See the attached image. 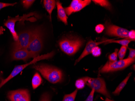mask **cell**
Returning <instances> with one entry per match:
<instances>
[{"instance_id":"6da1fadb","label":"cell","mask_w":135,"mask_h":101,"mask_svg":"<svg viewBox=\"0 0 135 101\" xmlns=\"http://www.w3.org/2000/svg\"><path fill=\"white\" fill-rule=\"evenodd\" d=\"M33 68L40 72L42 76L51 83L55 84L62 80V72L56 67L42 64L33 65Z\"/></svg>"},{"instance_id":"7a4b0ae2","label":"cell","mask_w":135,"mask_h":101,"mask_svg":"<svg viewBox=\"0 0 135 101\" xmlns=\"http://www.w3.org/2000/svg\"><path fill=\"white\" fill-rule=\"evenodd\" d=\"M84 41L79 38H65L60 41L59 46L62 51L69 55H73L79 50Z\"/></svg>"},{"instance_id":"3957f363","label":"cell","mask_w":135,"mask_h":101,"mask_svg":"<svg viewBox=\"0 0 135 101\" xmlns=\"http://www.w3.org/2000/svg\"><path fill=\"white\" fill-rule=\"evenodd\" d=\"M43 47L42 33L39 28L33 30L32 37L26 49L29 52L32 58L39 56Z\"/></svg>"},{"instance_id":"277c9868","label":"cell","mask_w":135,"mask_h":101,"mask_svg":"<svg viewBox=\"0 0 135 101\" xmlns=\"http://www.w3.org/2000/svg\"><path fill=\"white\" fill-rule=\"evenodd\" d=\"M55 52L54 51H52L50 53H48L46 54L42 55H39L37 57L34 58L33 60L31 61H30L29 63H26L25 64L23 65H19V66H16L13 71L11 72V73L10 74L9 76L4 79L1 80V82L0 83V89L7 83L8 82L9 80H11L12 78H14L17 75H18L25 68H26L27 67L31 64H35L36 62L38 61H39L42 60H48L52 58L53 56L54 55Z\"/></svg>"},{"instance_id":"5b68a950","label":"cell","mask_w":135,"mask_h":101,"mask_svg":"<svg viewBox=\"0 0 135 101\" xmlns=\"http://www.w3.org/2000/svg\"><path fill=\"white\" fill-rule=\"evenodd\" d=\"M82 79L85 81L86 85L94 89L95 92L99 93L108 98H111V96L107 90L105 81L102 78L84 77Z\"/></svg>"},{"instance_id":"8992f818","label":"cell","mask_w":135,"mask_h":101,"mask_svg":"<svg viewBox=\"0 0 135 101\" xmlns=\"http://www.w3.org/2000/svg\"><path fill=\"white\" fill-rule=\"evenodd\" d=\"M134 61L135 60L128 58L114 62L108 61L100 69L99 73H103L123 70L132 64Z\"/></svg>"},{"instance_id":"52a82bcc","label":"cell","mask_w":135,"mask_h":101,"mask_svg":"<svg viewBox=\"0 0 135 101\" xmlns=\"http://www.w3.org/2000/svg\"><path fill=\"white\" fill-rule=\"evenodd\" d=\"M33 30L23 31L18 35V40L13 44V50L26 49L30 42Z\"/></svg>"},{"instance_id":"ba28073f","label":"cell","mask_w":135,"mask_h":101,"mask_svg":"<svg viewBox=\"0 0 135 101\" xmlns=\"http://www.w3.org/2000/svg\"><path fill=\"white\" fill-rule=\"evenodd\" d=\"M105 25V32L108 35L129 39L128 37L129 31L127 30L112 24L108 21L106 22Z\"/></svg>"},{"instance_id":"9c48e42d","label":"cell","mask_w":135,"mask_h":101,"mask_svg":"<svg viewBox=\"0 0 135 101\" xmlns=\"http://www.w3.org/2000/svg\"><path fill=\"white\" fill-rule=\"evenodd\" d=\"M7 98L11 101H30V94L28 89L10 91L7 94Z\"/></svg>"},{"instance_id":"30bf717a","label":"cell","mask_w":135,"mask_h":101,"mask_svg":"<svg viewBox=\"0 0 135 101\" xmlns=\"http://www.w3.org/2000/svg\"><path fill=\"white\" fill-rule=\"evenodd\" d=\"M91 3L90 0H73L70 5L65 9L66 15L70 16L72 13L81 11Z\"/></svg>"},{"instance_id":"8fae6325","label":"cell","mask_w":135,"mask_h":101,"mask_svg":"<svg viewBox=\"0 0 135 101\" xmlns=\"http://www.w3.org/2000/svg\"><path fill=\"white\" fill-rule=\"evenodd\" d=\"M28 16L27 15L24 16L23 17H20L19 16H17L15 17H9L8 19L4 22V26L7 27V28L9 30L15 41H17L18 39V34L16 32L15 29L16 23L17 21H20V20H22L25 18H28Z\"/></svg>"},{"instance_id":"7c38bea8","label":"cell","mask_w":135,"mask_h":101,"mask_svg":"<svg viewBox=\"0 0 135 101\" xmlns=\"http://www.w3.org/2000/svg\"><path fill=\"white\" fill-rule=\"evenodd\" d=\"M106 42V40H103V41L100 42H95L91 40L89 41L86 44L85 47L83 52L82 54L80 55L79 58L76 61L75 65L78 63L79 61H80L83 58H84L85 56L91 54L92 50L95 47L98 46V45H100V44L105 43Z\"/></svg>"},{"instance_id":"4fadbf2b","label":"cell","mask_w":135,"mask_h":101,"mask_svg":"<svg viewBox=\"0 0 135 101\" xmlns=\"http://www.w3.org/2000/svg\"><path fill=\"white\" fill-rule=\"evenodd\" d=\"M11 57L13 60H22L26 61L32 58L29 52L26 49H15L13 50Z\"/></svg>"},{"instance_id":"5bb4252c","label":"cell","mask_w":135,"mask_h":101,"mask_svg":"<svg viewBox=\"0 0 135 101\" xmlns=\"http://www.w3.org/2000/svg\"><path fill=\"white\" fill-rule=\"evenodd\" d=\"M57 7V17L59 19L66 25L68 24V17L65 9L62 7V4L59 1L56 2Z\"/></svg>"},{"instance_id":"9a60e30c","label":"cell","mask_w":135,"mask_h":101,"mask_svg":"<svg viewBox=\"0 0 135 101\" xmlns=\"http://www.w3.org/2000/svg\"><path fill=\"white\" fill-rule=\"evenodd\" d=\"M44 4L45 8L50 15V18L51 20V14L53 10L56 7V1L54 0H44Z\"/></svg>"},{"instance_id":"2e32d148","label":"cell","mask_w":135,"mask_h":101,"mask_svg":"<svg viewBox=\"0 0 135 101\" xmlns=\"http://www.w3.org/2000/svg\"><path fill=\"white\" fill-rule=\"evenodd\" d=\"M132 73H131L127 75V76L125 78L124 80H123L122 82L120 83L119 85L117 87L115 91L113 93V94L115 95H119L120 93V92L122 91V89H123L125 86L126 85L128 80L129 79L130 76L132 75Z\"/></svg>"},{"instance_id":"e0dca14e","label":"cell","mask_w":135,"mask_h":101,"mask_svg":"<svg viewBox=\"0 0 135 101\" xmlns=\"http://www.w3.org/2000/svg\"><path fill=\"white\" fill-rule=\"evenodd\" d=\"M42 83V79L40 74L38 73H35L32 80V85L33 89H35L38 87Z\"/></svg>"},{"instance_id":"ac0fdd59","label":"cell","mask_w":135,"mask_h":101,"mask_svg":"<svg viewBox=\"0 0 135 101\" xmlns=\"http://www.w3.org/2000/svg\"><path fill=\"white\" fill-rule=\"evenodd\" d=\"M106 44H108V43H118L120 44L122 46H126L128 47V45L132 41V40L128 39H123L122 40H114L113 39H107L106 40Z\"/></svg>"},{"instance_id":"d6986e66","label":"cell","mask_w":135,"mask_h":101,"mask_svg":"<svg viewBox=\"0 0 135 101\" xmlns=\"http://www.w3.org/2000/svg\"><path fill=\"white\" fill-rule=\"evenodd\" d=\"M93 2L96 4H98L102 7H104L108 10H111L112 9V6L111 4L108 1L106 0H94L93 1Z\"/></svg>"},{"instance_id":"ffe728a7","label":"cell","mask_w":135,"mask_h":101,"mask_svg":"<svg viewBox=\"0 0 135 101\" xmlns=\"http://www.w3.org/2000/svg\"><path fill=\"white\" fill-rule=\"evenodd\" d=\"M77 93V89H76L72 93L64 95L62 101H75Z\"/></svg>"},{"instance_id":"44dd1931","label":"cell","mask_w":135,"mask_h":101,"mask_svg":"<svg viewBox=\"0 0 135 101\" xmlns=\"http://www.w3.org/2000/svg\"><path fill=\"white\" fill-rule=\"evenodd\" d=\"M127 47H128L126 46H122L119 51H118V56L120 60H123L125 57L127 51Z\"/></svg>"},{"instance_id":"7402d4cb","label":"cell","mask_w":135,"mask_h":101,"mask_svg":"<svg viewBox=\"0 0 135 101\" xmlns=\"http://www.w3.org/2000/svg\"><path fill=\"white\" fill-rule=\"evenodd\" d=\"M85 83L82 78L79 79L76 81L75 86L78 89H83L85 87Z\"/></svg>"},{"instance_id":"603a6c76","label":"cell","mask_w":135,"mask_h":101,"mask_svg":"<svg viewBox=\"0 0 135 101\" xmlns=\"http://www.w3.org/2000/svg\"><path fill=\"white\" fill-rule=\"evenodd\" d=\"M119 51L118 49H115L114 52L110 54L108 56L109 61L110 62H114L117 60L118 57V52Z\"/></svg>"},{"instance_id":"cb8c5ba5","label":"cell","mask_w":135,"mask_h":101,"mask_svg":"<svg viewBox=\"0 0 135 101\" xmlns=\"http://www.w3.org/2000/svg\"><path fill=\"white\" fill-rule=\"evenodd\" d=\"M91 54L94 57H98L101 54V49L99 47L96 46L93 49Z\"/></svg>"},{"instance_id":"d4e9b609","label":"cell","mask_w":135,"mask_h":101,"mask_svg":"<svg viewBox=\"0 0 135 101\" xmlns=\"http://www.w3.org/2000/svg\"><path fill=\"white\" fill-rule=\"evenodd\" d=\"M35 1H32V0H23L22 1V3L24 8L28 9L32 5Z\"/></svg>"},{"instance_id":"484cf974","label":"cell","mask_w":135,"mask_h":101,"mask_svg":"<svg viewBox=\"0 0 135 101\" xmlns=\"http://www.w3.org/2000/svg\"><path fill=\"white\" fill-rule=\"evenodd\" d=\"M105 29V27L102 24H100L97 25L95 28V30L97 33L100 34L103 32Z\"/></svg>"},{"instance_id":"4316f807","label":"cell","mask_w":135,"mask_h":101,"mask_svg":"<svg viewBox=\"0 0 135 101\" xmlns=\"http://www.w3.org/2000/svg\"><path fill=\"white\" fill-rule=\"evenodd\" d=\"M40 101H51L50 95L47 93H44L42 95Z\"/></svg>"},{"instance_id":"83f0119b","label":"cell","mask_w":135,"mask_h":101,"mask_svg":"<svg viewBox=\"0 0 135 101\" xmlns=\"http://www.w3.org/2000/svg\"><path fill=\"white\" fill-rule=\"evenodd\" d=\"M129 53L128 57V59H133L135 60V50L132 48H129Z\"/></svg>"},{"instance_id":"f1b7e54d","label":"cell","mask_w":135,"mask_h":101,"mask_svg":"<svg viewBox=\"0 0 135 101\" xmlns=\"http://www.w3.org/2000/svg\"><path fill=\"white\" fill-rule=\"evenodd\" d=\"M17 3H1L0 2V10L4 7H7L8 6H13L16 4Z\"/></svg>"},{"instance_id":"f546056e","label":"cell","mask_w":135,"mask_h":101,"mask_svg":"<svg viewBox=\"0 0 135 101\" xmlns=\"http://www.w3.org/2000/svg\"><path fill=\"white\" fill-rule=\"evenodd\" d=\"M129 39L132 41H135V31L134 30H131L129 31L128 34Z\"/></svg>"},{"instance_id":"4dcf8cb0","label":"cell","mask_w":135,"mask_h":101,"mask_svg":"<svg viewBox=\"0 0 135 101\" xmlns=\"http://www.w3.org/2000/svg\"><path fill=\"white\" fill-rule=\"evenodd\" d=\"M95 90L92 89L91 91L90 92L89 96L85 101H93L94 100V94Z\"/></svg>"},{"instance_id":"1f68e13d","label":"cell","mask_w":135,"mask_h":101,"mask_svg":"<svg viewBox=\"0 0 135 101\" xmlns=\"http://www.w3.org/2000/svg\"><path fill=\"white\" fill-rule=\"evenodd\" d=\"M5 30V29L2 27H0V35L3 34L4 31Z\"/></svg>"},{"instance_id":"d6a6232c","label":"cell","mask_w":135,"mask_h":101,"mask_svg":"<svg viewBox=\"0 0 135 101\" xmlns=\"http://www.w3.org/2000/svg\"><path fill=\"white\" fill-rule=\"evenodd\" d=\"M105 101H114V100H111L110 99L108 98H107L105 99Z\"/></svg>"},{"instance_id":"836d02e7","label":"cell","mask_w":135,"mask_h":101,"mask_svg":"<svg viewBox=\"0 0 135 101\" xmlns=\"http://www.w3.org/2000/svg\"><path fill=\"white\" fill-rule=\"evenodd\" d=\"M1 80L2 79H1V73H0V83L1 82Z\"/></svg>"}]
</instances>
